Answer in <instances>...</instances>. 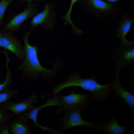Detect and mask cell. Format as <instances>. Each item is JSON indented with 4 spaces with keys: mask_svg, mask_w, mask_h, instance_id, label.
Here are the masks:
<instances>
[{
    "mask_svg": "<svg viewBox=\"0 0 134 134\" xmlns=\"http://www.w3.org/2000/svg\"><path fill=\"white\" fill-rule=\"evenodd\" d=\"M84 0H71V2L69 8L67 12L62 17V19L66 21L71 26L72 30L75 33L79 32V29L76 28L73 24L71 20L70 15L73 5L75 3L78 1H81Z\"/></svg>",
    "mask_w": 134,
    "mask_h": 134,
    "instance_id": "2e32d148",
    "label": "cell"
},
{
    "mask_svg": "<svg viewBox=\"0 0 134 134\" xmlns=\"http://www.w3.org/2000/svg\"><path fill=\"white\" fill-rule=\"evenodd\" d=\"M106 1L111 3L116 4H118L122 0H103Z\"/></svg>",
    "mask_w": 134,
    "mask_h": 134,
    "instance_id": "7402d4cb",
    "label": "cell"
},
{
    "mask_svg": "<svg viewBox=\"0 0 134 134\" xmlns=\"http://www.w3.org/2000/svg\"><path fill=\"white\" fill-rule=\"evenodd\" d=\"M53 106H59L60 107V109L62 108V105L59 97L57 95H55L52 98L47 100L46 103L42 105L37 107H34L31 111L22 113L27 119H30L33 121L35 127H39L43 131H49L50 130V128L45 127L40 124L37 122V117L38 113L41 109L44 107Z\"/></svg>",
    "mask_w": 134,
    "mask_h": 134,
    "instance_id": "8fae6325",
    "label": "cell"
},
{
    "mask_svg": "<svg viewBox=\"0 0 134 134\" xmlns=\"http://www.w3.org/2000/svg\"><path fill=\"white\" fill-rule=\"evenodd\" d=\"M15 0H1L0 1V26L3 24V18L7 7Z\"/></svg>",
    "mask_w": 134,
    "mask_h": 134,
    "instance_id": "ffe728a7",
    "label": "cell"
},
{
    "mask_svg": "<svg viewBox=\"0 0 134 134\" xmlns=\"http://www.w3.org/2000/svg\"><path fill=\"white\" fill-rule=\"evenodd\" d=\"M72 86L79 87L90 92L94 99L98 101L106 99L111 92L110 84L101 85L99 83L94 77L83 79L80 77L79 74H75L70 76L67 81L60 83L53 88V92L45 95V97L56 95L64 88Z\"/></svg>",
    "mask_w": 134,
    "mask_h": 134,
    "instance_id": "7a4b0ae2",
    "label": "cell"
},
{
    "mask_svg": "<svg viewBox=\"0 0 134 134\" xmlns=\"http://www.w3.org/2000/svg\"><path fill=\"white\" fill-rule=\"evenodd\" d=\"M83 8L93 16L103 18L114 16L120 10L119 4L110 3L103 0H84Z\"/></svg>",
    "mask_w": 134,
    "mask_h": 134,
    "instance_id": "3957f363",
    "label": "cell"
},
{
    "mask_svg": "<svg viewBox=\"0 0 134 134\" xmlns=\"http://www.w3.org/2000/svg\"><path fill=\"white\" fill-rule=\"evenodd\" d=\"M33 0H35L37 1H41V0H27L28 3H30L32 2V1Z\"/></svg>",
    "mask_w": 134,
    "mask_h": 134,
    "instance_id": "603a6c76",
    "label": "cell"
},
{
    "mask_svg": "<svg viewBox=\"0 0 134 134\" xmlns=\"http://www.w3.org/2000/svg\"><path fill=\"white\" fill-rule=\"evenodd\" d=\"M88 96V94L77 93L73 91L67 95H60L59 98L62 108L58 112L62 110L67 111L73 108L86 106L89 102Z\"/></svg>",
    "mask_w": 134,
    "mask_h": 134,
    "instance_id": "9c48e42d",
    "label": "cell"
},
{
    "mask_svg": "<svg viewBox=\"0 0 134 134\" xmlns=\"http://www.w3.org/2000/svg\"><path fill=\"white\" fill-rule=\"evenodd\" d=\"M38 98L36 95L32 94L26 100L19 102L9 100L0 105V107L4 110L11 111L16 115L32 110L34 107L33 104L37 102Z\"/></svg>",
    "mask_w": 134,
    "mask_h": 134,
    "instance_id": "ba28073f",
    "label": "cell"
},
{
    "mask_svg": "<svg viewBox=\"0 0 134 134\" xmlns=\"http://www.w3.org/2000/svg\"><path fill=\"white\" fill-rule=\"evenodd\" d=\"M0 47L13 53L21 61L24 57V48L21 41L14 36L13 33L0 29Z\"/></svg>",
    "mask_w": 134,
    "mask_h": 134,
    "instance_id": "8992f818",
    "label": "cell"
},
{
    "mask_svg": "<svg viewBox=\"0 0 134 134\" xmlns=\"http://www.w3.org/2000/svg\"><path fill=\"white\" fill-rule=\"evenodd\" d=\"M122 18V20L118 23L117 30V36L121 40L120 46L125 47L133 46L134 41L127 40L126 37L130 31L134 20L126 13L123 14Z\"/></svg>",
    "mask_w": 134,
    "mask_h": 134,
    "instance_id": "30bf717a",
    "label": "cell"
},
{
    "mask_svg": "<svg viewBox=\"0 0 134 134\" xmlns=\"http://www.w3.org/2000/svg\"><path fill=\"white\" fill-rule=\"evenodd\" d=\"M22 0L26 1L28 2L27 0Z\"/></svg>",
    "mask_w": 134,
    "mask_h": 134,
    "instance_id": "cb8c5ba5",
    "label": "cell"
},
{
    "mask_svg": "<svg viewBox=\"0 0 134 134\" xmlns=\"http://www.w3.org/2000/svg\"><path fill=\"white\" fill-rule=\"evenodd\" d=\"M9 132L12 134H31V128L27 119L23 113L16 115L8 124Z\"/></svg>",
    "mask_w": 134,
    "mask_h": 134,
    "instance_id": "5bb4252c",
    "label": "cell"
},
{
    "mask_svg": "<svg viewBox=\"0 0 134 134\" xmlns=\"http://www.w3.org/2000/svg\"><path fill=\"white\" fill-rule=\"evenodd\" d=\"M99 129L109 134H125L128 132L127 127L120 125L115 117L107 123L99 126Z\"/></svg>",
    "mask_w": 134,
    "mask_h": 134,
    "instance_id": "9a60e30c",
    "label": "cell"
},
{
    "mask_svg": "<svg viewBox=\"0 0 134 134\" xmlns=\"http://www.w3.org/2000/svg\"><path fill=\"white\" fill-rule=\"evenodd\" d=\"M113 58L117 65V68L121 69L131 65L134 61V46L125 47L120 46L115 50Z\"/></svg>",
    "mask_w": 134,
    "mask_h": 134,
    "instance_id": "7c38bea8",
    "label": "cell"
},
{
    "mask_svg": "<svg viewBox=\"0 0 134 134\" xmlns=\"http://www.w3.org/2000/svg\"><path fill=\"white\" fill-rule=\"evenodd\" d=\"M19 94V91L17 90L8 88L4 89L0 93V105Z\"/></svg>",
    "mask_w": 134,
    "mask_h": 134,
    "instance_id": "e0dca14e",
    "label": "cell"
},
{
    "mask_svg": "<svg viewBox=\"0 0 134 134\" xmlns=\"http://www.w3.org/2000/svg\"><path fill=\"white\" fill-rule=\"evenodd\" d=\"M13 115L0 107V128L5 123H9Z\"/></svg>",
    "mask_w": 134,
    "mask_h": 134,
    "instance_id": "d6986e66",
    "label": "cell"
},
{
    "mask_svg": "<svg viewBox=\"0 0 134 134\" xmlns=\"http://www.w3.org/2000/svg\"><path fill=\"white\" fill-rule=\"evenodd\" d=\"M83 107H78L69 110L68 113L63 118V122L61 127L62 131L75 127L84 126L89 128L96 127V123L92 122H88L82 118L81 112Z\"/></svg>",
    "mask_w": 134,
    "mask_h": 134,
    "instance_id": "52a82bcc",
    "label": "cell"
},
{
    "mask_svg": "<svg viewBox=\"0 0 134 134\" xmlns=\"http://www.w3.org/2000/svg\"><path fill=\"white\" fill-rule=\"evenodd\" d=\"M6 60V67L7 68V73L6 78L4 81L2 83L0 84V93L4 89L8 88L10 85L12 81V77L10 69L8 67V64L9 59L7 53L5 54Z\"/></svg>",
    "mask_w": 134,
    "mask_h": 134,
    "instance_id": "ac0fdd59",
    "label": "cell"
},
{
    "mask_svg": "<svg viewBox=\"0 0 134 134\" xmlns=\"http://www.w3.org/2000/svg\"><path fill=\"white\" fill-rule=\"evenodd\" d=\"M38 12L37 5L32 2L21 12L12 15L8 19L3 30L12 33L19 32L23 23L32 18Z\"/></svg>",
    "mask_w": 134,
    "mask_h": 134,
    "instance_id": "277c9868",
    "label": "cell"
},
{
    "mask_svg": "<svg viewBox=\"0 0 134 134\" xmlns=\"http://www.w3.org/2000/svg\"><path fill=\"white\" fill-rule=\"evenodd\" d=\"M10 134L8 123L4 124L0 128V134Z\"/></svg>",
    "mask_w": 134,
    "mask_h": 134,
    "instance_id": "44dd1931",
    "label": "cell"
},
{
    "mask_svg": "<svg viewBox=\"0 0 134 134\" xmlns=\"http://www.w3.org/2000/svg\"><path fill=\"white\" fill-rule=\"evenodd\" d=\"M121 69H117L116 77L110 84L115 95L122 99L129 105L133 113L134 112V96L129 91L124 89L120 84L119 73Z\"/></svg>",
    "mask_w": 134,
    "mask_h": 134,
    "instance_id": "4fadbf2b",
    "label": "cell"
},
{
    "mask_svg": "<svg viewBox=\"0 0 134 134\" xmlns=\"http://www.w3.org/2000/svg\"><path fill=\"white\" fill-rule=\"evenodd\" d=\"M32 31L31 30L25 33L23 38L24 57L23 63L18 68L22 70L23 75L32 79L36 78L40 74L45 78L51 77L54 74L58 65L55 64L54 68L50 70L42 66L38 57L37 46L35 45H31L29 42V36Z\"/></svg>",
    "mask_w": 134,
    "mask_h": 134,
    "instance_id": "6da1fadb",
    "label": "cell"
},
{
    "mask_svg": "<svg viewBox=\"0 0 134 134\" xmlns=\"http://www.w3.org/2000/svg\"><path fill=\"white\" fill-rule=\"evenodd\" d=\"M55 3H45L43 10L33 17L30 21L31 30L40 25L45 29L53 28L56 22V13L54 10Z\"/></svg>",
    "mask_w": 134,
    "mask_h": 134,
    "instance_id": "5b68a950",
    "label": "cell"
}]
</instances>
